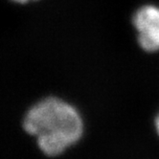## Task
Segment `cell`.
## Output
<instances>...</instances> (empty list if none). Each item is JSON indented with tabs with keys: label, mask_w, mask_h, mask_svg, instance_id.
<instances>
[{
	"label": "cell",
	"mask_w": 159,
	"mask_h": 159,
	"mask_svg": "<svg viewBox=\"0 0 159 159\" xmlns=\"http://www.w3.org/2000/svg\"><path fill=\"white\" fill-rule=\"evenodd\" d=\"M23 129L37 137L41 152L57 156L83 135V122L76 109L58 98H46L34 106L23 120Z\"/></svg>",
	"instance_id": "6da1fadb"
},
{
	"label": "cell",
	"mask_w": 159,
	"mask_h": 159,
	"mask_svg": "<svg viewBox=\"0 0 159 159\" xmlns=\"http://www.w3.org/2000/svg\"><path fill=\"white\" fill-rule=\"evenodd\" d=\"M132 23L138 31V42L147 52L159 50V9L144 6L132 17Z\"/></svg>",
	"instance_id": "7a4b0ae2"
},
{
	"label": "cell",
	"mask_w": 159,
	"mask_h": 159,
	"mask_svg": "<svg viewBox=\"0 0 159 159\" xmlns=\"http://www.w3.org/2000/svg\"><path fill=\"white\" fill-rule=\"evenodd\" d=\"M155 126H156V129H157L158 134H159V115L156 117V120H155Z\"/></svg>",
	"instance_id": "3957f363"
},
{
	"label": "cell",
	"mask_w": 159,
	"mask_h": 159,
	"mask_svg": "<svg viewBox=\"0 0 159 159\" xmlns=\"http://www.w3.org/2000/svg\"><path fill=\"white\" fill-rule=\"evenodd\" d=\"M14 2H16V3H20V4H23V3H26L29 0H12Z\"/></svg>",
	"instance_id": "277c9868"
}]
</instances>
